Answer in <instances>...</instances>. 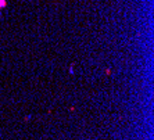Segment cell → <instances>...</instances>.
<instances>
[{"label": "cell", "instance_id": "cell-1", "mask_svg": "<svg viewBox=\"0 0 154 140\" xmlns=\"http://www.w3.org/2000/svg\"><path fill=\"white\" fill-rule=\"evenodd\" d=\"M6 6V0H0V8H3Z\"/></svg>", "mask_w": 154, "mask_h": 140}, {"label": "cell", "instance_id": "cell-2", "mask_svg": "<svg viewBox=\"0 0 154 140\" xmlns=\"http://www.w3.org/2000/svg\"><path fill=\"white\" fill-rule=\"evenodd\" d=\"M69 74H74V67H69Z\"/></svg>", "mask_w": 154, "mask_h": 140}]
</instances>
